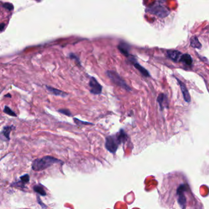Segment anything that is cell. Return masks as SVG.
I'll return each mask as SVG.
<instances>
[{
  "label": "cell",
  "mask_w": 209,
  "mask_h": 209,
  "mask_svg": "<svg viewBox=\"0 0 209 209\" xmlns=\"http://www.w3.org/2000/svg\"><path fill=\"white\" fill-rule=\"evenodd\" d=\"M164 202L170 209H202L186 179L181 174L170 175L163 184Z\"/></svg>",
  "instance_id": "6da1fadb"
},
{
  "label": "cell",
  "mask_w": 209,
  "mask_h": 209,
  "mask_svg": "<svg viewBox=\"0 0 209 209\" xmlns=\"http://www.w3.org/2000/svg\"><path fill=\"white\" fill-rule=\"evenodd\" d=\"M60 162L59 160L54 157L46 156L41 159L35 160L32 164V169L35 171H40L46 169L53 164Z\"/></svg>",
  "instance_id": "7a4b0ae2"
},
{
  "label": "cell",
  "mask_w": 209,
  "mask_h": 209,
  "mask_svg": "<svg viewBox=\"0 0 209 209\" xmlns=\"http://www.w3.org/2000/svg\"><path fill=\"white\" fill-rule=\"evenodd\" d=\"M162 2L163 1H157L154 5L147 9L146 11L155 14L161 18L167 17L170 13V11L165 6L161 4Z\"/></svg>",
  "instance_id": "3957f363"
},
{
  "label": "cell",
  "mask_w": 209,
  "mask_h": 209,
  "mask_svg": "<svg viewBox=\"0 0 209 209\" xmlns=\"http://www.w3.org/2000/svg\"><path fill=\"white\" fill-rule=\"evenodd\" d=\"M106 74L109 78L111 79V80L117 86L125 89L128 92H130L131 90L129 86L127 85L126 82L121 77V76L116 72L114 70H107L106 72Z\"/></svg>",
  "instance_id": "277c9868"
},
{
  "label": "cell",
  "mask_w": 209,
  "mask_h": 209,
  "mask_svg": "<svg viewBox=\"0 0 209 209\" xmlns=\"http://www.w3.org/2000/svg\"><path fill=\"white\" fill-rule=\"evenodd\" d=\"M128 60L131 63V64L133 65V66L139 71L142 74V75H143L145 77H150V74L149 72L146 70L145 68H143L142 65H140L139 63L137 61L136 58L134 56H132L131 55L128 57Z\"/></svg>",
  "instance_id": "5b68a950"
},
{
  "label": "cell",
  "mask_w": 209,
  "mask_h": 209,
  "mask_svg": "<svg viewBox=\"0 0 209 209\" xmlns=\"http://www.w3.org/2000/svg\"><path fill=\"white\" fill-rule=\"evenodd\" d=\"M90 93L93 94H100L102 93V87L94 77H91L89 82Z\"/></svg>",
  "instance_id": "8992f818"
},
{
  "label": "cell",
  "mask_w": 209,
  "mask_h": 209,
  "mask_svg": "<svg viewBox=\"0 0 209 209\" xmlns=\"http://www.w3.org/2000/svg\"><path fill=\"white\" fill-rule=\"evenodd\" d=\"M174 77L176 79L177 82L179 83V85L180 87V89H181L182 93L183 94L184 100L186 101V102L189 103L191 102V96H190L189 93V92H188V90L186 88V85L183 82H182L179 78L176 77L175 76H174Z\"/></svg>",
  "instance_id": "52a82bcc"
},
{
  "label": "cell",
  "mask_w": 209,
  "mask_h": 209,
  "mask_svg": "<svg viewBox=\"0 0 209 209\" xmlns=\"http://www.w3.org/2000/svg\"><path fill=\"white\" fill-rule=\"evenodd\" d=\"M118 48L119 51L127 58H128L131 55L129 53L130 50H131V47L126 43L124 41H121L118 46Z\"/></svg>",
  "instance_id": "ba28073f"
},
{
  "label": "cell",
  "mask_w": 209,
  "mask_h": 209,
  "mask_svg": "<svg viewBox=\"0 0 209 209\" xmlns=\"http://www.w3.org/2000/svg\"><path fill=\"white\" fill-rule=\"evenodd\" d=\"M167 54L168 57L175 63L179 62L180 57L182 55L180 51L176 50H169L167 51Z\"/></svg>",
  "instance_id": "9c48e42d"
},
{
  "label": "cell",
  "mask_w": 209,
  "mask_h": 209,
  "mask_svg": "<svg viewBox=\"0 0 209 209\" xmlns=\"http://www.w3.org/2000/svg\"><path fill=\"white\" fill-rule=\"evenodd\" d=\"M157 101L159 103L160 107L161 108V110H163V109L167 106L168 107V101H167V96L165 94L161 93L159 94L158 98H157Z\"/></svg>",
  "instance_id": "30bf717a"
},
{
  "label": "cell",
  "mask_w": 209,
  "mask_h": 209,
  "mask_svg": "<svg viewBox=\"0 0 209 209\" xmlns=\"http://www.w3.org/2000/svg\"><path fill=\"white\" fill-rule=\"evenodd\" d=\"M12 126H6L0 133V139L2 140H9L10 139V133L12 131Z\"/></svg>",
  "instance_id": "8fae6325"
},
{
  "label": "cell",
  "mask_w": 209,
  "mask_h": 209,
  "mask_svg": "<svg viewBox=\"0 0 209 209\" xmlns=\"http://www.w3.org/2000/svg\"><path fill=\"white\" fill-rule=\"evenodd\" d=\"M47 90L49 92V93L55 95V96H61V97H66L68 96V93L66 92H64L63 91H61L60 90H58L57 89H54L53 87H49V86H46Z\"/></svg>",
  "instance_id": "7c38bea8"
},
{
  "label": "cell",
  "mask_w": 209,
  "mask_h": 209,
  "mask_svg": "<svg viewBox=\"0 0 209 209\" xmlns=\"http://www.w3.org/2000/svg\"><path fill=\"white\" fill-rule=\"evenodd\" d=\"M179 62L182 63L187 66H191L193 63V59L190 55L188 53H185L182 55Z\"/></svg>",
  "instance_id": "4fadbf2b"
},
{
  "label": "cell",
  "mask_w": 209,
  "mask_h": 209,
  "mask_svg": "<svg viewBox=\"0 0 209 209\" xmlns=\"http://www.w3.org/2000/svg\"><path fill=\"white\" fill-rule=\"evenodd\" d=\"M190 44H191V46L194 48L201 49L202 48V44L199 42L198 38L195 36L191 37L190 39Z\"/></svg>",
  "instance_id": "5bb4252c"
},
{
  "label": "cell",
  "mask_w": 209,
  "mask_h": 209,
  "mask_svg": "<svg viewBox=\"0 0 209 209\" xmlns=\"http://www.w3.org/2000/svg\"><path fill=\"white\" fill-rule=\"evenodd\" d=\"M33 189H34V191L35 192H36L37 193H38L39 194H40L41 196H46V191L40 186L36 185V186H34Z\"/></svg>",
  "instance_id": "9a60e30c"
},
{
  "label": "cell",
  "mask_w": 209,
  "mask_h": 209,
  "mask_svg": "<svg viewBox=\"0 0 209 209\" xmlns=\"http://www.w3.org/2000/svg\"><path fill=\"white\" fill-rule=\"evenodd\" d=\"M4 112L6 113V114L10 116H17L16 114L11 108H9L8 106H4Z\"/></svg>",
  "instance_id": "2e32d148"
},
{
  "label": "cell",
  "mask_w": 209,
  "mask_h": 209,
  "mask_svg": "<svg viewBox=\"0 0 209 209\" xmlns=\"http://www.w3.org/2000/svg\"><path fill=\"white\" fill-rule=\"evenodd\" d=\"M58 112L62 114H64L65 116H72V114L70 113L69 110L68 109H60L58 110Z\"/></svg>",
  "instance_id": "e0dca14e"
},
{
  "label": "cell",
  "mask_w": 209,
  "mask_h": 209,
  "mask_svg": "<svg viewBox=\"0 0 209 209\" xmlns=\"http://www.w3.org/2000/svg\"><path fill=\"white\" fill-rule=\"evenodd\" d=\"M2 6H3V7H4L5 9H7V10H9V11H12V10H13V9H14V6H13V4H11V3H9V2L4 3V4H3Z\"/></svg>",
  "instance_id": "ac0fdd59"
},
{
  "label": "cell",
  "mask_w": 209,
  "mask_h": 209,
  "mask_svg": "<svg viewBox=\"0 0 209 209\" xmlns=\"http://www.w3.org/2000/svg\"><path fill=\"white\" fill-rule=\"evenodd\" d=\"M20 180H21V182L23 183V185H24V184H26V183H28V182H29L30 177H29V175H27V174H26V175H25L22 176V177H20Z\"/></svg>",
  "instance_id": "d6986e66"
},
{
  "label": "cell",
  "mask_w": 209,
  "mask_h": 209,
  "mask_svg": "<svg viewBox=\"0 0 209 209\" xmlns=\"http://www.w3.org/2000/svg\"><path fill=\"white\" fill-rule=\"evenodd\" d=\"M74 121L75 122V123H79L80 122V123H82V124H85V125H91V123H89L88 122H84V121H82L81 120H79V119H77V118H74Z\"/></svg>",
  "instance_id": "ffe728a7"
},
{
  "label": "cell",
  "mask_w": 209,
  "mask_h": 209,
  "mask_svg": "<svg viewBox=\"0 0 209 209\" xmlns=\"http://www.w3.org/2000/svg\"><path fill=\"white\" fill-rule=\"evenodd\" d=\"M5 27V24L4 23H1L0 24V31H2V30H4Z\"/></svg>",
  "instance_id": "44dd1931"
},
{
  "label": "cell",
  "mask_w": 209,
  "mask_h": 209,
  "mask_svg": "<svg viewBox=\"0 0 209 209\" xmlns=\"http://www.w3.org/2000/svg\"><path fill=\"white\" fill-rule=\"evenodd\" d=\"M4 96H5V97H9V98H11V94H7V95H5Z\"/></svg>",
  "instance_id": "7402d4cb"
}]
</instances>
